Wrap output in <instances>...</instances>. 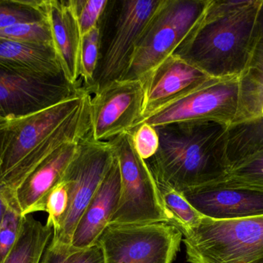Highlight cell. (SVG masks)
Masks as SVG:
<instances>
[{
  "label": "cell",
  "mask_w": 263,
  "mask_h": 263,
  "mask_svg": "<svg viewBox=\"0 0 263 263\" xmlns=\"http://www.w3.org/2000/svg\"><path fill=\"white\" fill-rule=\"evenodd\" d=\"M210 0H162L142 34L124 80L146 77L175 54L197 27Z\"/></svg>",
  "instance_id": "cell-4"
},
{
  "label": "cell",
  "mask_w": 263,
  "mask_h": 263,
  "mask_svg": "<svg viewBox=\"0 0 263 263\" xmlns=\"http://www.w3.org/2000/svg\"><path fill=\"white\" fill-rule=\"evenodd\" d=\"M135 151L144 161L149 160L157 152L159 138L155 127L142 124L130 131Z\"/></svg>",
  "instance_id": "cell-30"
},
{
  "label": "cell",
  "mask_w": 263,
  "mask_h": 263,
  "mask_svg": "<svg viewBox=\"0 0 263 263\" xmlns=\"http://www.w3.org/2000/svg\"><path fill=\"white\" fill-rule=\"evenodd\" d=\"M155 128L159 149L146 163L158 185L182 192L227 179L225 125L177 122Z\"/></svg>",
  "instance_id": "cell-3"
},
{
  "label": "cell",
  "mask_w": 263,
  "mask_h": 263,
  "mask_svg": "<svg viewBox=\"0 0 263 263\" xmlns=\"http://www.w3.org/2000/svg\"><path fill=\"white\" fill-rule=\"evenodd\" d=\"M40 263H105L101 246L85 249L64 248L49 242Z\"/></svg>",
  "instance_id": "cell-23"
},
{
  "label": "cell",
  "mask_w": 263,
  "mask_h": 263,
  "mask_svg": "<svg viewBox=\"0 0 263 263\" xmlns=\"http://www.w3.org/2000/svg\"><path fill=\"white\" fill-rule=\"evenodd\" d=\"M53 235V230L35 219L23 216L15 245L3 263H40Z\"/></svg>",
  "instance_id": "cell-20"
},
{
  "label": "cell",
  "mask_w": 263,
  "mask_h": 263,
  "mask_svg": "<svg viewBox=\"0 0 263 263\" xmlns=\"http://www.w3.org/2000/svg\"><path fill=\"white\" fill-rule=\"evenodd\" d=\"M82 37L99 26L108 2L106 0H71Z\"/></svg>",
  "instance_id": "cell-29"
},
{
  "label": "cell",
  "mask_w": 263,
  "mask_h": 263,
  "mask_svg": "<svg viewBox=\"0 0 263 263\" xmlns=\"http://www.w3.org/2000/svg\"><path fill=\"white\" fill-rule=\"evenodd\" d=\"M47 19L46 0H0V29Z\"/></svg>",
  "instance_id": "cell-21"
},
{
  "label": "cell",
  "mask_w": 263,
  "mask_h": 263,
  "mask_svg": "<svg viewBox=\"0 0 263 263\" xmlns=\"http://www.w3.org/2000/svg\"><path fill=\"white\" fill-rule=\"evenodd\" d=\"M0 66L35 77L64 76L53 46L6 39L0 38Z\"/></svg>",
  "instance_id": "cell-19"
},
{
  "label": "cell",
  "mask_w": 263,
  "mask_h": 263,
  "mask_svg": "<svg viewBox=\"0 0 263 263\" xmlns=\"http://www.w3.org/2000/svg\"><path fill=\"white\" fill-rule=\"evenodd\" d=\"M120 191V166L115 156L109 171L77 224L72 236V248L85 249L97 243L117 211Z\"/></svg>",
  "instance_id": "cell-17"
},
{
  "label": "cell",
  "mask_w": 263,
  "mask_h": 263,
  "mask_svg": "<svg viewBox=\"0 0 263 263\" xmlns=\"http://www.w3.org/2000/svg\"><path fill=\"white\" fill-rule=\"evenodd\" d=\"M239 91V77L211 78L188 95L139 120L130 131L142 124L157 127L177 122L205 121L227 127L237 110Z\"/></svg>",
  "instance_id": "cell-10"
},
{
  "label": "cell",
  "mask_w": 263,
  "mask_h": 263,
  "mask_svg": "<svg viewBox=\"0 0 263 263\" xmlns=\"http://www.w3.org/2000/svg\"><path fill=\"white\" fill-rule=\"evenodd\" d=\"M100 40L101 31L99 26L91 29L82 37L80 75L87 85L88 92L93 86L96 74L100 63Z\"/></svg>",
  "instance_id": "cell-24"
},
{
  "label": "cell",
  "mask_w": 263,
  "mask_h": 263,
  "mask_svg": "<svg viewBox=\"0 0 263 263\" xmlns=\"http://www.w3.org/2000/svg\"><path fill=\"white\" fill-rule=\"evenodd\" d=\"M80 142L65 144L55 150L15 188L12 200L22 216L45 211L48 196L63 182Z\"/></svg>",
  "instance_id": "cell-16"
},
{
  "label": "cell",
  "mask_w": 263,
  "mask_h": 263,
  "mask_svg": "<svg viewBox=\"0 0 263 263\" xmlns=\"http://www.w3.org/2000/svg\"><path fill=\"white\" fill-rule=\"evenodd\" d=\"M182 234L190 263H252L263 256V216L203 217Z\"/></svg>",
  "instance_id": "cell-5"
},
{
  "label": "cell",
  "mask_w": 263,
  "mask_h": 263,
  "mask_svg": "<svg viewBox=\"0 0 263 263\" xmlns=\"http://www.w3.org/2000/svg\"><path fill=\"white\" fill-rule=\"evenodd\" d=\"M0 38L53 46L52 32L48 19L43 21L21 23L3 28L0 29Z\"/></svg>",
  "instance_id": "cell-25"
},
{
  "label": "cell",
  "mask_w": 263,
  "mask_h": 263,
  "mask_svg": "<svg viewBox=\"0 0 263 263\" xmlns=\"http://www.w3.org/2000/svg\"><path fill=\"white\" fill-rule=\"evenodd\" d=\"M114 157L108 142L95 141L89 134L79 142L78 151L63 180L69 189V208L60 230L52 235L51 243L70 248L77 224L109 171Z\"/></svg>",
  "instance_id": "cell-8"
},
{
  "label": "cell",
  "mask_w": 263,
  "mask_h": 263,
  "mask_svg": "<svg viewBox=\"0 0 263 263\" xmlns=\"http://www.w3.org/2000/svg\"><path fill=\"white\" fill-rule=\"evenodd\" d=\"M65 76L35 77L0 66V117L12 119L43 111L83 94Z\"/></svg>",
  "instance_id": "cell-12"
},
{
  "label": "cell",
  "mask_w": 263,
  "mask_h": 263,
  "mask_svg": "<svg viewBox=\"0 0 263 263\" xmlns=\"http://www.w3.org/2000/svg\"><path fill=\"white\" fill-rule=\"evenodd\" d=\"M239 100L226 127V151L230 169L263 150V6L256 44L239 77Z\"/></svg>",
  "instance_id": "cell-7"
},
{
  "label": "cell",
  "mask_w": 263,
  "mask_h": 263,
  "mask_svg": "<svg viewBox=\"0 0 263 263\" xmlns=\"http://www.w3.org/2000/svg\"><path fill=\"white\" fill-rule=\"evenodd\" d=\"M69 189L66 182L57 185L48 196L45 211L48 214L46 225L53 230V233L60 230L62 222L69 208Z\"/></svg>",
  "instance_id": "cell-28"
},
{
  "label": "cell",
  "mask_w": 263,
  "mask_h": 263,
  "mask_svg": "<svg viewBox=\"0 0 263 263\" xmlns=\"http://www.w3.org/2000/svg\"><path fill=\"white\" fill-rule=\"evenodd\" d=\"M211 78L177 56L168 57L143 80V111L138 121L188 95Z\"/></svg>",
  "instance_id": "cell-15"
},
{
  "label": "cell",
  "mask_w": 263,
  "mask_h": 263,
  "mask_svg": "<svg viewBox=\"0 0 263 263\" xmlns=\"http://www.w3.org/2000/svg\"><path fill=\"white\" fill-rule=\"evenodd\" d=\"M54 49L66 80L79 85L82 35L71 0H46Z\"/></svg>",
  "instance_id": "cell-18"
},
{
  "label": "cell",
  "mask_w": 263,
  "mask_h": 263,
  "mask_svg": "<svg viewBox=\"0 0 263 263\" xmlns=\"http://www.w3.org/2000/svg\"><path fill=\"white\" fill-rule=\"evenodd\" d=\"M227 179L238 185L263 189V150L231 168Z\"/></svg>",
  "instance_id": "cell-26"
},
{
  "label": "cell",
  "mask_w": 263,
  "mask_h": 263,
  "mask_svg": "<svg viewBox=\"0 0 263 263\" xmlns=\"http://www.w3.org/2000/svg\"><path fill=\"white\" fill-rule=\"evenodd\" d=\"M204 217L239 219L263 216V189L220 181L180 192Z\"/></svg>",
  "instance_id": "cell-14"
},
{
  "label": "cell",
  "mask_w": 263,
  "mask_h": 263,
  "mask_svg": "<svg viewBox=\"0 0 263 263\" xmlns=\"http://www.w3.org/2000/svg\"><path fill=\"white\" fill-rule=\"evenodd\" d=\"M263 0H210L203 18L173 55L212 78L239 77L256 44Z\"/></svg>",
  "instance_id": "cell-2"
},
{
  "label": "cell",
  "mask_w": 263,
  "mask_h": 263,
  "mask_svg": "<svg viewBox=\"0 0 263 263\" xmlns=\"http://www.w3.org/2000/svg\"><path fill=\"white\" fill-rule=\"evenodd\" d=\"M108 143L118 160L121 178L120 201L109 224L172 225L159 185L146 162L135 151L130 132L122 133Z\"/></svg>",
  "instance_id": "cell-6"
},
{
  "label": "cell",
  "mask_w": 263,
  "mask_h": 263,
  "mask_svg": "<svg viewBox=\"0 0 263 263\" xmlns=\"http://www.w3.org/2000/svg\"><path fill=\"white\" fill-rule=\"evenodd\" d=\"M162 201L173 219L172 225L181 233L196 226L204 217L179 191L159 185Z\"/></svg>",
  "instance_id": "cell-22"
},
{
  "label": "cell",
  "mask_w": 263,
  "mask_h": 263,
  "mask_svg": "<svg viewBox=\"0 0 263 263\" xmlns=\"http://www.w3.org/2000/svg\"><path fill=\"white\" fill-rule=\"evenodd\" d=\"M252 263H263V256L260 259H258V260L255 261V262Z\"/></svg>",
  "instance_id": "cell-31"
},
{
  "label": "cell",
  "mask_w": 263,
  "mask_h": 263,
  "mask_svg": "<svg viewBox=\"0 0 263 263\" xmlns=\"http://www.w3.org/2000/svg\"><path fill=\"white\" fill-rule=\"evenodd\" d=\"M162 0L120 2L114 32L100 62L93 86L97 92L116 80H123L130 66L138 43Z\"/></svg>",
  "instance_id": "cell-11"
},
{
  "label": "cell",
  "mask_w": 263,
  "mask_h": 263,
  "mask_svg": "<svg viewBox=\"0 0 263 263\" xmlns=\"http://www.w3.org/2000/svg\"><path fill=\"white\" fill-rule=\"evenodd\" d=\"M90 98L86 90L34 114L0 119V190L8 199L55 150L90 134Z\"/></svg>",
  "instance_id": "cell-1"
},
{
  "label": "cell",
  "mask_w": 263,
  "mask_h": 263,
  "mask_svg": "<svg viewBox=\"0 0 263 263\" xmlns=\"http://www.w3.org/2000/svg\"><path fill=\"white\" fill-rule=\"evenodd\" d=\"M94 94L90 98V134L95 141L108 142L130 131L142 117V80H116Z\"/></svg>",
  "instance_id": "cell-13"
},
{
  "label": "cell",
  "mask_w": 263,
  "mask_h": 263,
  "mask_svg": "<svg viewBox=\"0 0 263 263\" xmlns=\"http://www.w3.org/2000/svg\"><path fill=\"white\" fill-rule=\"evenodd\" d=\"M182 241L181 232L167 223L109 224L97 242L105 263H173Z\"/></svg>",
  "instance_id": "cell-9"
},
{
  "label": "cell",
  "mask_w": 263,
  "mask_h": 263,
  "mask_svg": "<svg viewBox=\"0 0 263 263\" xmlns=\"http://www.w3.org/2000/svg\"><path fill=\"white\" fill-rule=\"evenodd\" d=\"M1 118H3V117H0V119H1Z\"/></svg>",
  "instance_id": "cell-32"
},
{
  "label": "cell",
  "mask_w": 263,
  "mask_h": 263,
  "mask_svg": "<svg viewBox=\"0 0 263 263\" xmlns=\"http://www.w3.org/2000/svg\"><path fill=\"white\" fill-rule=\"evenodd\" d=\"M23 216L11 202L0 222V263L4 262L16 242Z\"/></svg>",
  "instance_id": "cell-27"
}]
</instances>
